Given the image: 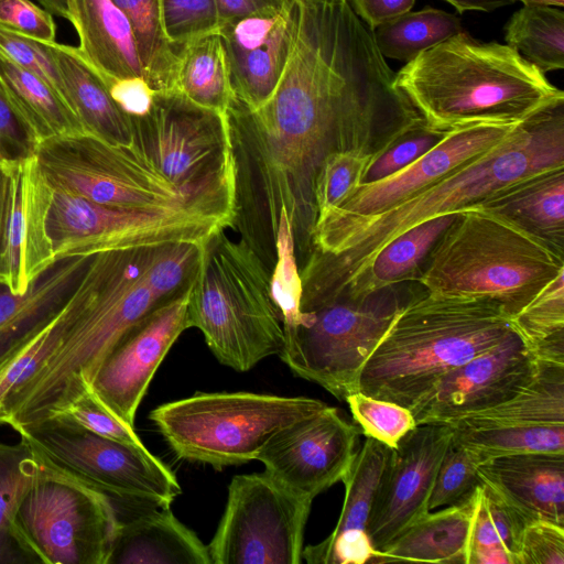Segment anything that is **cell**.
I'll use <instances>...</instances> for the list:
<instances>
[{"label": "cell", "mask_w": 564, "mask_h": 564, "mask_svg": "<svg viewBox=\"0 0 564 564\" xmlns=\"http://www.w3.org/2000/svg\"><path fill=\"white\" fill-rule=\"evenodd\" d=\"M377 115V82L367 58L343 39L312 29L296 31L282 76L261 107L250 110L231 98V228L270 270L281 212L303 265L317 217V172L334 151L368 150Z\"/></svg>", "instance_id": "obj_1"}, {"label": "cell", "mask_w": 564, "mask_h": 564, "mask_svg": "<svg viewBox=\"0 0 564 564\" xmlns=\"http://www.w3.org/2000/svg\"><path fill=\"white\" fill-rule=\"evenodd\" d=\"M564 169V101L527 120L499 144L409 199L368 216H323L300 269L303 302L338 295L389 241L430 218L475 207L501 191Z\"/></svg>", "instance_id": "obj_2"}, {"label": "cell", "mask_w": 564, "mask_h": 564, "mask_svg": "<svg viewBox=\"0 0 564 564\" xmlns=\"http://www.w3.org/2000/svg\"><path fill=\"white\" fill-rule=\"evenodd\" d=\"M205 247L177 242L94 254L83 308L50 359L10 398L2 425L15 431L44 421L89 390L101 359L127 329L193 288Z\"/></svg>", "instance_id": "obj_3"}, {"label": "cell", "mask_w": 564, "mask_h": 564, "mask_svg": "<svg viewBox=\"0 0 564 564\" xmlns=\"http://www.w3.org/2000/svg\"><path fill=\"white\" fill-rule=\"evenodd\" d=\"M395 87L423 123L447 132L475 123H520L564 93L514 48L464 30L395 73Z\"/></svg>", "instance_id": "obj_4"}, {"label": "cell", "mask_w": 564, "mask_h": 564, "mask_svg": "<svg viewBox=\"0 0 564 564\" xmlns=\"http://www.w3.org/2000/svg\"><path fill=\"white\" fill-rule=\"evenodd\" d=\"M512 332L490 301L425 291L400 304L360 369L357 391L411 411L445 373Z\"/></svg>", "instance_id": "obj_5"}, {"label": "cell", "mask_w": 564, "mask_h": 564, "mask_svg": "<svg viewBox=\"0 0 564 564\" xmlns=\"http://www.w3.org/2000/svg\"><path fill=\"white\" fill-rule=\"evenodd\" d=\"M562 272L563 253L475 206L445 230L416 280L436 296L490 301L510 318Z\"/></svg>", "instance_id": "obj_6"}, {"label": "cell", "mask_w": 564, "mask_h": 564, "mask_svg": "<svg viewBox=\"0 0 564 564\" xmlns=\"http://www.w3.org/2000/svg\"><path fill=\"white\" fill-rule=\"evenodd\" d=\"M270 274L245 240H232L223 230L206 242L189 294L188 322L202 332L218 361L236 371H248L283 348Z\"/></svg>", "instance_id": "obj_7"}, {"label": "cell", "mask_w": 564, "mask_h": 564, "mask_svg": "<svg viewBox=\"0 0 564 564\" xmlns=\"http://www.w3.org/2000/svg\"><path fill=\"white\" fill-rule=\"evenodd\" d=\"M326 405L306 397L197 392L159 405L149 417L177 457L221 469L256 460L278 431Z\"/></svg>", "instance_id": "obj_8"}, {"label": "cell", "mask_w": 564, "mask_h": 564, "mask_svg": "<svg viewBox=\"0 0 564 564\" xmlns=\"http://www.w3.org/2000/svg\"><path fill=\"white\" fill-rule=\"evenodd\" d=\"M130 119L134 147L180 193L235 216V165L226 113L165 90L155 91L144 116Z\"/></svg>", "instance_id": "obj_9"}, {"label": "cell", "mask_w": 564, "mask_h": 564, "mask_svg": "<svg viewBox=\"0 0 564 564\" xmlns=\"http://www.w3.org/2000/svg\"><path fill=\"white\" fill-rule=\"evenodd\" d=\"M37 169L53 189L97 204L134 210L203 207L231 212L185 197L133 145H113L88 133L41 141Z\"/></svg>", "instance_id": "obj_10"}, {"label": "cell", "mask_w": 564, "mask_h": 564, "mask_svg": "<svg viewBox=\"0 0 564 564\" xmlns=\"http://www.w3.org/2000/svg\"><path fill=\"white\" fill-rule=\"evenodd\" d=\"M41 463L12 520L29 564H108L120 520L111 498Z\"/></svg>", "instance_id": "obj_11"}, {"label": "cell", "mask_w": 564, "mask_h": 564, "mask_svg": "<svg viewBox=\"0 0 564 564\" xmlns=\"http://www.w3.org/2000/svg\"><path fill=\"white\" fill-rule=\"evenodd\" d=\"M378 293L334 299L301 307L300 322L284 330L279 354L291 371L345 401L357 392V379L400 306Z\"/></svg>", "instance_id": "obj_12"}, {"label": "cell", "mask_w": 564, "mask_h": 564, "mask_svg": "<svg viewBox=\"0 0 564 564\" xmlns=\"http://www.w3.org/2000/svg\"><path fill=\"white\" fill-rule=\"evenodd\" d=\"M234 217L203 207L134 210L110 207L51 188L45 232L54 258L177 242H207Z\"/></svg>", "instance_id": "obj_13"}, {"label": "cell", "mask_w": 564, "mask_h": 564, "mask_svg": "<svg viewBox=\"0 0 564 564\" xmlns=\"http://www.w3.org/2000/svg\"><path fill=\"white\" fill-rule=\"evenodd\" d=\"M15 432L41 462L111 499L170 508L182 491L174 473L144 444L112 441L56 419Z\"/></svg>", "instance_id": "obj_14"}, {"label": "cell", "mask_w": 564, "mask_h": 564, "mask_svg": "<svg viewBox=\"0 0 564 564\" xmlns=\"http://www.w3.org/2000/svg\"><path fill=\"white\" fill-rule=\"evenodd\" d=\"M312 501L265 471L236 475L217 530L212 564H300Z\"/></svg>", "instance_id": "obj_15"}, {"label": "cell", "mask_w": 564, "mask_h": 564, "mask_svg": "<svg viewBox=\"0 0 564 564\" xmlns=\"http://www.w3.org/2000/svg\"><path fill=\"white\" fill-rule=\"evenodd\" d=\"M358 425L328 404L278 431L256 460L296 496L314 498L340 481L357 452Z\"/></svg>", "instance_id": "obj_16"}, {"label": "cell", "mask_w": 564, "mask_h": 564, "mask_svg": "<svg viewBox=\"0 0 564 564\" xmlns=\"http://www.w3.org/2000/svg\"><path fill=\"white\" fill-rule=\"evenodd\" d=\"M191 290L127 329L101 359L90 383L97 400L133 426L137 410L166 354L187 328Z\"/></svg>", "instance_id": "obj_17"}, {"label": "cell", "mask_w": 564, "mask_h": 564, "mask_svg": "<svg viewBox=\"0 0 564 564\" xmlns=\"http://www.w3.org/2000/svg\"><path fill=\"white\" fill-rule=\"evenodd\" d=\"M536 358L514 333L445 373L411 410L416 425L446 424L498 405L530 380Z\"/></svg>", "instance_id": "obj_18"}, {"label": "cell", "mask_w": 564, "mask_h": 564, "mask_svg": "<svg viewBox=\"0 0 564 564\" xmlns=\"http://www.w3.org/2000/svg\"><path fill=\"white\" fill-rule=\"evenodd\" d=\"M452 435L449 425L419 424L392 449L383 484L366 525L376 553L429 511L434 479Z\"/></svg>", "instance_id": "obj_19"}, {"label": "cell", "mask_w": 564, "mask_h": 564, "mask_svg": "<svg viewBox=\"0 0 564 564\" xmlns=\"http://www.w3.org/2000/svg\"><path fill=\"white\" fill-rule=\"evenodd\" d=\"M296 13L293 0L220 24L232 98L250 110L273 94L291 53Z\"/></svg>", "instance_id": "obj_20"}, {"label": "cell", "mask_w": 564, "mask_h": 564, "mask_svg": "<svg viewBox=\"0 0 564 564\" xmlns=\"http://www.w3.org/2000/svg\"><path fill=\"white\" fill-rule=\"evenodd\" d=\"M475 123L447 131L442 140L401 171L359 184L337 207L323 216H368L384 212L491 150L518 126Z\"/></svg>", "instance_id": "obj_21"}, {"label": "cell", "mask_w": 564, "mask_h": 564, "mask_svg": "<svg viewBox=\"0 0 564 564\" xmlns=\"http://www.w3.org/2000/svg\"><path fill=\"white\" fill-rule=\"evenodd\" d=\"M484 484L518 509L530 522L564 527V453L505 455L477 465Z\"/></svg>", "instance_id": "obj_22"}, {"label": "cell", "mask_w": 564, "mask_h": 564, "mask_svg": "<svg viewBox=\"0 0 564 564\" xmlns=\"http://www.w3.org/2000/svg\"><path fill=\"white\" fill-rule=\"evenodd\" d=\"M50 195L51 187L34 156L17 162L14 206L0 282L14 293H24L56 261L45 232Z\"/></svg>", "instance_id": "obj_23"}, {"label": "cell", "mask_w": 564, "mask_h": 564, "mask_svg": "<svg viewBox=\"0 0 564 564\" xmlns=\"http://www.w3.org/2000/svg\"><path fill=\"white\" fill-rule=\"evenodd\" d=\"M93 256L57 259L24 293H14L0 283V362L63 310Z\"/></svg>", "instance_id": "obj_24"}, {"label": "cell", "mask_w": 564, "mask_h": 564, "mask_svg": "<svg viewBox=\"0 0 564 564\" xmlns=\"http://www.w3.org/2000/svg\"><path fill=\"white\" fill-rule=\"evenodd\" d=\"M67 19L78 36L77 51L105 85L144 77L131 25L112 0H66Z\"/></svg>", "instance_id": "obj_25"}, {"label": "cell", "mask_w": 564, "mask_h": 564, "mask_svg": "<svg viewBox=\"0 0 564 564\" xmlns=\"http://www.w3.org/2000/svg\"><path fill=\"white\" fill-rule=\"evenodd\" d=\"M108 564H212L207 545L161 508L119 520Z\"/></svg>", "instance_id": "obj_26"}, {"label": "cell", "mask_w": 564, "mask_h": 564, "mask_svg": "<svg viewBox=\"0 0 564 564\" xmlns=\"http://www.w3.org/2000/svg\"><path fill=\"white\" fill-rule=\"evenodd\" d=\"M58 66L64 99L86 133L113 145H133L132 123L76 46L47 42Z\"/></svg>", "instance_id": "obj_27"}, {"label": "cell", "mask_w": 564, "mask_h": 564, "mask_svg": "<svg viewBox=\"0 0 564 564\" xmlns=\"http://www.w3.org/2000/svg\"><path fill=\"white\" fill-rule=\"evenodd\" d=\"M476 494L466 503L427 511L406 527L384 550L376 553L370 562L467 564Z\"/></svg>", "instance_id": "obj_28"}, {"label": "cell", "mask_w": 564, "mask_h": 564, "mask_svg": "<svg viewBox=\"0 0 564 564\" xmlns=\"http://www.w3.org/2000/svg\"><path fill=\"white\" fill-rule=\"evenodd\" d=\"M462 212L430 218L398 235L380 249L358 276L329 300H362L400 282L416 280L433 247Z\"/></svg>", "instance_id": "obj_29"}, {"label": "cell", "mask_w": 564, "mask_h": 564, "mask_svg": "<svg viewBox=\"0 0 564 564\" xmlns=\"http://www.w3.org/2000/svg\"><path fill=\"white\" fill-rule=\"evenodd\" d=\"M564 254V169L519 182L478 205Z\"/></svg>", "instance_id": "obj_30"}, {"label": "cell", "mask_w": 564, "mask_h": 564, "mask_svg": "<svg viewBox=\"0 0 564 564\" xmlns=\"http://www.w3.org/2000/svg\"><path fill=\"white\" fill-rule=\"evenodd\" d=\"M564 425V364L536 359L530 380L511 399L449 426Z\"/></svg>", "instance_id": "obj_31"}, {"label": "cell", "mask_w": 564, "mask_h": 564, "mask_svg": "<svg viewBox=\"0 0 564 564\" xmlns=\"http://www.w3.org/2000/svg\"><path fill=\"white\" fill-rule=\"evenodd\" d=\"M0 83L37 143L55 137L86 133L76 115L56 90L1 52Z\"/></svg>", "instance_id": "obj_32"}, {"label": "cell", "mask_w": 564, "mask_h": 564, "mask_svg": "<svg viewBox=\"0 0 564 564\" xmlns=\"http://www.w3.org/2000/svg\"><path fill=\"white\" fill-rule=\"evenodd\" d=\"M172 90L203 108L226 113L232 93L218 32L180 47Z\"/></svg>", "instance_id": "obj_33"}, {"label": "cell", "mask_w": 564, "mask_h": 564, "mask_svg": "<svg viewBox=\"0 0 564 564\" xmlns=\"http://www.w3.org/2000/svg\"><path fill=\"white\" fill-rule=\"evenodd\" d=\"M85 297L83 276L63 310L0 362V425L8 401L53 355L83 308Z\"/></svg>", "instance_id": "obj_34"}, {"label": "cell", "mask_w": 564, "mask_h": 564, "mask_svg": "<svg viewBox=\"0 0 564 564\" xmlns=\"http://www.w3.org/2000/svg\"><path fill=\"white\" fill-rule=\"evenodd\" d=\"M506 44L542 73L564 68V11L562 7L523 4L503 28Z\"/></svg>", "instance_id": "obj_35"}, {"label": "cell", "mask_w": 564, "mask_h": 564, "mask_svg": "<svg viewBox=\"0 0 564 564\" xmlns=\"http://www.w3.org/2000/svg\"><path fill=\"white\" fill-rule=\"evenodd\" d=\"M462 31L457 14L425 7L379 25L373 30V36L384 57L408 63Z\"/></svg>", "instance_id": "obj_36"}, {"label": "cell", "mask_w": 564, "mask_h": 564, "mask_svg": "<svg viewBox=\"0 0 564 564\" xmlns=\"http://www.w3.org/2000/svg\"><path fill=\"white\" fill-rule=\"evenodd\" d=\"M43 471V464L23 437L17 444L0 442V564H29L13 536L12 520Z\"/></svg>", "instance_id": "obj_37"}, {"label": "cell", "mask_w": 564, "mask_h": 564, "mask_svg": "<svg viewBox=\"0 0 564 564\" xmlns=\"http://www.w3.org/2000/svg\"><path fill=\"white\" fill-rule=\"evenodd\" d=\"M392 449L371 437H366L362 446L357 449L340 480L345 486V498L332 535L354 529L366 530L391 460Z\"/></svg>", "instance_id": "obj_38"}, {"label": "cell", "mask_w": 564, "mask_h": 564, "mask_svg": "<svg viewBox=\"0 0 564 564\" xmlns=\"http://www.w3.org/2000/svg\"><path fill=\"white\" fill-rule=\"evenodd\" d=\"M509 323L536 359L564 364V272L510 317Z\"/></svg>", "instance_id": "obj_39"}, {"label": "cell", "mask_w": 564, "mask_h": 564, "mask_svg": "<svg viewBox=\"0 0 564 564\" xmlns=\"http://www.w3.org/2000/svg\"><path fill=\"white\" fill-rule=\"evenodd\" d=\"M451 427L452 440L479 462L521 453H564V425Z\"/></svg>", "instance_id": "obj_40"}, {"label": "cell", "mask_w": 564, "mask_h": 564, "mask_svg": "<svg viewBox=\"0 0 564 564\" xmlns=\"http://www.w3.org/2000/svg\"><path fill=\"white\" fill-rule=\"evenodd\" d=\"M128 19L147 82L155 91L172 90L178 50L164 35L160 0H112Z\"/></svg>", "instance_id": "obj_41"}, {"label": "cell", "mask_w": 564, "mask_h": 564, "mask_svg": "<svg viewBox=\"0 0 564 564\" xmlns=\"http://www.w3.org/2000/svg\"><path fill=\"white\" fill-rule=\"evenodd\" d=\"M446 132L427 128L420 117H411L392 128L381 148L371 151L362 183L386 178L406 167L435 147Z\"/></svg>", "instance_id": "obj_42"}, {"label": "cell", "mask_w": 564, "mask_h": 564, "mask_svg": "<svg viewBox=\"0 0 564 564\" xmlns=\"http://www.w3.org/2000/svg\"><path fill=\"white\" fill-rule=\"evenodd\" d=\"M295 256L292 227L280 213L275 238V262L270 274L271 296L281 314L283 328L295 326L301 318L303 283Z\"/></svg>", "instance_id": "obj_43"}, {"label": "cell", "mask_w": 564, "mask_h": 564, "mask_svg": "<svg viewBox=\"0 0 564 564\" xmlns=\"http://www.w3.org/2000/svg\"><path fill=\"white\" fill-rule=\"evenodd\" d=\"M371 151L337 150L323 161L314 184L317 216L337 207L359 185Z\"/></svg>", "instance_id": "obj_44"}, {"label": "cell", "mask_w": 564, "mask_h": 564, "mask_svg": "<svg viewBox=\"0 0 564 564\" xmlns=\"http://www.w3.org/2000/svg\"><path fill=\"white\" fill-rule=\"evenodd\" d=\"M479 460L451 440L432 487L429 511L459 506L475 496L482 481L477 471Z\"/></svg>", "instance_id": "obj_45"}, {"label": "cell", "mask_w": 564, "mask_h": 564, "mask_svg": "<svg viewBox=\"0 0 564 564\" xmlns=\"http://www.w3.org/2000/svg\"><path fill=\"white\" fill-rule=\"evenodd\" d=\"M345 401L362 434L392 448L416 426L412 412L393 402L376 399L359 391L349 394Z\"/></svg>", "instance_id": "obj_46"}, {"label": "cell", "mask_w": 564, "mask_h": 564, "mask_svg": "<svg viewBox=\"0 0 564 564\" xmlns=\"http://www.w3.org/2000/svg\"><path fill=\"white\" fill-rule=\"evenodd\" d=\"M160 9L164 35L177 50L219 30L216 0H160Z\"/></svg>", "instance_id": "obj_47"}, {"label": "cell", "mask_w": 564, "mask_h": 564, "mask_svg": "<svg viewBox=\"0 0 564 564\" xmlns=\"http://www.w3.org/2000/svg\"><path fill=\"white\" fill-rule=\"evenodd\" d=\"M48 419L59 420L120 443L143 445L133 426L111 413L90 390L75 398Z\"/></svg>", "instance_id": "obj_48"}, {"label": "cell", "mask_w": 564, "mask_h": 564, "mask_svg": "<svg viewBox=\"0 0 564 564\" xmlns=\"http://www.w3.org/2000/svg\"><path fill=\"white\" fill-rule=\"evenodd\" d=\"M0 52L20 67L46 82L64 99L61 73L47 42L31 39L0 25Z\"/></svg>", "instance_id": "obj_49"}, {"label": "cell", "mask_w": 564, "mask_h": 564, "mask_svg": "<svg viewBox=\"0 0 564 564\" xmlns=\"http://www.w3.org/2000/svg\"><path fill=\"white\" fill-rule=\"evenodd\" d=\"M0 25L41 42L56 37L52 13L31 0H0Z\"/></svg>", "instance_id": "obj_50"}, {"label": "cell", "mask_w": 564, "mask_h": 564, "mask_svg": "<svg viewBox=\"0 0 564 564\" xmlns=\"http://www.w3.org/2000/svg\"><path fill=\"white\" fill-rule=\"evenodd\" d=\"M519 564H564V527L531 521L523 531Z\"/></svg>", "instance_id": "obj_51"}, {"label": "cell", "mask_w": 564, "mask_h": 564, "mask_svg": "<svg viewBox=\"0 0 564 564\" xmlns=\"http://www.w3.org/2000/svg\"><path fill=\"white\" fill-rule=\"evenodd\" d=\"M37 140L11 105L0 83V161L18 162L34 156Z\"/></svg>", "instance_id": "obj_52"}, {"label": "cell", "mask_w": 564, "mask_h": 564, "mask_svg": "<svg viewBox=\"0 0 564 564\" xmlns=\"http://www.w3.org/2000/svg\"><path fill=\"white\" fill-rule=\"evenodd\" d=\"M481 499L503 546L516 557L517 564H519L523 531L530 521L484 482L481 486Z\"/></svg>", "instance_id": "obj_53"}, {"label": "cell", "mask_w": 564, "mask_h": 564, "mask_svg": "<svg viewBox=\"0 0 564 564\" xmlns=\"http://www.w3.org/2000/svg\"><path fill=\"white\" fill-rule=\"evenodd\" d=\"M111 98L129 117H142L151 108L155 90L144 77L111 80L106 85Z\"/></svg>", "instance_id": "obj_54"}, {"label": "cell", "mask_w": 564, "mask_h": 564, "mask_svg": "<svg viewBox=\"0 0 564 564\" xmlns=\"http://www.w3.org/2000/svg\"><path fill=\"white\" fill-rule=\"evenodd\" d=\"M15 170L17 162L0 161V282L8 250L14 206Z\"/></svg>", "instance_id": "obj_55"}, {"label": "cell", "mask_w": 564, "mask_h": 564, "mask_svg": "<svg viewBox=\"0 0 564 564\" xmlns=\"http://www.w3.org/2000/svg\"><path fill=\"white\" fill-rule=\"evenodd\" d=\"M356 14L373 31L379 25L411 11L415 0H349Z\"/></svg>", "instance_id": "obj_56"}, {"label": "cell", "mask_w": 564, "mask_h": 564, "mask_svg": "<svg viewBox=\"0 0 564 564\" xmlns=\"http://www.w3.org/2000/svg\"><path fill=\"white\" fill-rule=\"evenodd\" d=\"M220 24L268 9L280 8L289 0H216Z\"/></svg>", "instance_id": "obj_57"}, {"label": "cell", "mask_w": 564, "mask_h": 564, "mask_svg": "<svg viewBox=\"0 0 564 564\" xmlns=\"http://www.w3.org/2000/svg\"><path fill=\"white\" fill-rule=\"evenodd\" d=\"M453 6L458 13L466 11L492 12L513 3L512 0H443Z\"/></svg>", "instance_id": "obj_58"}, {"label": "cell", "mask_w": 564, "mask_h": 564, "mask_svg": "<svg viewBox=\"0 0 564 564\" xmlns=\"http://www.w3.org/2000/svg\"><path fill=\"white\" fill-rule=\"evenodd\" d=\"M43 8L51 13L67 19L66 0H36Z\"/></svg>", "instance_id": "obj_59"}, {"label": "cell", "mask_w": 564, "mask_h": 564, "mask_svg": "<svg viewBox=\"0 0 564 564\" xmlns=\"http://www.w3.org/2000/svg\"><path fill=\"white\" fill-rule=\"evenodd\" d=\"M520 1L522 4H545V6H555V7H564V0H512Z\"/></svg>", "instance_id": "obj_60"}]
</instances>
